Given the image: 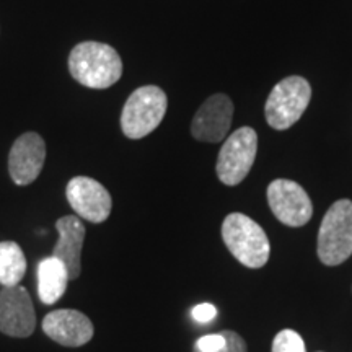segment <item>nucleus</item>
Returning <instances> with one entry per match:
<instances>
[{"instance_id": "18", "label": "nucleus", "mask_w": 352, "mask_h": 352, "mask_svg": "<svg viewBox=\"0 0 352 352\" xmlns=\"http://www.w3.org/2000/svg\"><path fill=\"white\" fill-rule=\"evenodd\" d=\"M217 315V308H215L212 303H201L192 308V318H195L197 323H209L212 321Z\"/></svg>"}, {"instance_id": "2", "label": "nucleus", "mask_w": 352, "mask_h": 352, "mask_svg": "<svg viewBox=\"0 0 352 352\" xmlns=\"http://www.w3.org/2000/svg\"><path fill=\"white\" fill-rule=\"evenodd\" d=\"M222 240L232 256L250 270L266 266L270 259V239L261 226L248 215L228 214L222 223Z\"/></svg>"}, {"instance_id": "17", "label": "nucleus", "mask_w": 352, "mask_h": 352, "mask_svg": "<svg viewBox=\"0 0 352 352\" xmlns=\"http://www.w3.org/2000/svg\"><path fill=\"white\" fill-rule=\"evenodd\" d=\"M272 352H307L302 336L294 329H283L272 340Z\"/></svg>"}, {"instance_id": "10", "label": "nucleus", "mask_w": 352, "mask_h": 352, "mask_svg": "<svg viewBox=\"0 0 352 352\" xmlns=\"http://www.w3.org/2000/svg\"><path fill=\"white\" fill-rule=\"evenodd\" d=\"M46 160V142L36 132H25L15 140L8 155V173L19 186L36 182Z\"/></svg>"}, {"instance_id": "14", "label": "nucleus", "mask_w": 352, "mask_h": 352, "mask_svg": "<svg viewBox=\"0 0 352 352\" xmlns=\"http://www.w3.org/2000/svg\"><path fill=\"white\" fill-rule=\"evenodd\" d=\"M38 296L44 305H52L64 297L67 290L69 272L59 259L44 258L38 264Z\"/></svg>"}, {"instance_id": "16", "label": "nucleus", "mask_w": 352, "mask_h": 352, "mask_svg": "<svg viewBox=\"0 0 352 352\" xmlns=\"http://www.w3.org/2000/svg\"><path fill=\"white\" fill-rule=\"evenodd\" d=\"M192 352H248V347L239 333L227 329L201 336L195 342Z\"/></svg>"}, {"instance_id": "3", "label": "nucleus", "mask_w": 352, "mask_h": 352, "mask_svg": "<svg viewBox=\"0 0 352 352\" xmlns=\"http://www.w3.org/2000/svg\"><path fill=\"white\" fill-rule=\"evenodd\" d=\"M316 253L324 266H340L352 256V201L340 199L321 220Z\"/></svg>"}, {"instance_id": "13", "label": "nucleus", "mask_w": 352, "mask_h": 352, "mask_svg": "<svg viewBox=\"0 0 352 352\" xmlns=\"http://www.w3.org/2000/svg\"><path fill=\"white\" fill-rule=\"evenodd\" d=\"M59 240L52 256L59 259L69 272V280H77L82 272V248L85 240V226L77 215H64L56 222Z\"/></svg>"}, {"instance_id": "7", "label": "nucleus", "mask_w": 352, "mask_h": 352, "mask_svg": "<svg viewBox=\"0 0 352 352\" xmlns=\"http://www.w3.org/2000/svg\"><path fill=\"white\" fill-rule=\"evenodd\" d=\"M267 202L272 214L287 227H303L314 215L310 196L292 179H274L267 186Z\"/></svg>"}, {"instance_id": "9", "label": "nucleus", "mask_w": 352, "mask_h": 352, "mask_svg": "<svg viewBox=\"0 0 352 352\" xmlns=\"http://www.w3.org/2000/svg\"><path fill=\"white\" fill-rule=\"evenodd\" d=\"M65 196L70 208L78 217L91 223H101L109 217L113 199L103 184L88 176H76L65 188Z\"/></svg>"}, {"instance_id": "11", "label": "nucleus", "mask_w": 352, "mask_h": 352, "mask_svg": "<svg viewBox=\"0 0 352 352\" xmlns=\"http://www.w3.org/2000/svg\"><path fill=\"white\" fill-rule=\"evenodd\" d=\"M233 121V103L227 95H212L197 109L191 122V134L196 140L209 144L222 142Z\"/></svg>"}, {"instance_id": "4", "label": "nucleus", "mask_w": 352, "mask_h": 352, "mask_svg": "<svg viewBox=\"0 0 352 352\" xmlns=\"http://www.w3.org/2000/svg\"><path fill=\"white\" fill-rule=\"evenodd\" d=\"M168 98L160 87L145 85L134 90L121 113V129L126 138L142 139L164 121Z\"/></svg>"}, {"instance_id": "5", "label": "nucleus", "mask_w": 352, "mask_h": 352, "mask_svg": "<svg viewBox=\"0 0 352 352\" xmlns=\"http://www.w3.org/2000/svg\"><path fill=\"white\" fill-rule=\"evenodd\" d=\"M311 100V87L303 77H285L267 96L264 114L272 129L285 131L305 113Z\"/></svg>"}, {"instance_id": "12", "label": "nucleus", "mask_w": 352, "mask_h": 352, "mask_svg": "<svg viewBox=\"0 0 352 352\" xmlns=\"http://www.w3.org/2000/svg\"><path fill=\"white\" fill-rule=\"evenodd\" d=\"M41 328L50 340L64 347H80L94 338L91 320L78 310H54L44 316Z\"/></svg>"}, {"instance_id": "6", "label": "nucleus", "mask_w": 352, "mask_h": 352, "mask_svg": "<svg viewBox=\"0 0 352 352\" xmlns=\"http://www.w3.org/2000/svg\"><path fill=\"white\" fill-rule=\"evenodd\" d=\"M258 134L253 127H240L228 135L217 157L219 179L227 186H236L248 176L256 160Z\"/></svg>"}, {"instance_id": "15", "label": "nucleus", "mask_w": 352, "mask_h": 352, "mask_svg": "<svg viewBox=\"0 0 352 352\" xmlns=\"http://www.w3.org/2000/svg\"><path fill=\"white\" fill-rule=\"evenodd\" d=\"M26 274V258L16 241H0V284L19 285Z\"/></svg>"}, {"instance_id": "8", "label": "nucleus", "mask_w": 352, "mask_h": 352, "mask_svg": "<svg viewBox=\"0 0 352 352\" xmlns=\"http://www.w3.org/2000/svg\"><path fill=\"white\" fill-rule=\"evenodd\" d=\"M36 328L33 300L23 285L0 290V333L12 338H28Z\"/></svg>"}, {"instance_id": "1", "label": "nucleus", "mask_w": 352, "mask_h": 352, "mask_svg": "<svg viewBox=\"0 0 352 352\" xmlns=\"http://www.w3.org/2000/svg\"><path fill=\"white\" fill-rule=\"evenodd\" d=\"M69 70L83 87L103 90L121 78L122 60L109 44L83 41L70 51Z\"/></svg>"}]
</instances>
